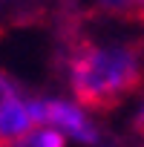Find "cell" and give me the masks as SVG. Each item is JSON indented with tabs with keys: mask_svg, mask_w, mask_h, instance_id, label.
Masks as SVG:
<instances>
[{
	"mask_svg": "<svg viewBox=\"0 0 144 147\" xmlns=\"http://www.w3.org/2000/svg\"><path fill=\"white\" fill-rule=\"evenodd\" d=\"M69 84L78 104L92 113H110L124 98L138 92L144 69L138 52L130 46L84 43L69 55Z\"/></svg>",
	"mask_w": 144,
	"mask_h": 147,
	"instance_id": "obj_1",
	"label": "cell"
},
{
	"mask_svg": "<svg viewBox=\"0 0 144 147\" xmlns=\"http://www.w3.org/2000/svg\"><path fill=\"white\" fill-rule=\"evenodd\" d=\"M29 115H32V121L49 124V130H58L61 136H69L75 141H84V144L98 141V127L75 104H66V101H58V98L29 101Z\"/></svg>",
	"mask_w": 144,
	"mask_h": 147,
	"instance_id": "obj_2",
	"label": "cell"
},
{
	"mask_svg": "<svg viewBox=\"0 0 144 147\" xmlns=\"http://www.w3.org/2000/svg\"><path fill=\"white\" fill-rule=\"evenodd\" d=\"M32 124L35 121L29 115V104L20 98L17 84L0 69V141L29 133Z\"/></svg>",
	"mask_w": 144,
	"mask_h": 147,
	"instance_id": "obj_3",
	"label": "cell"
},
{
	"mask_svg": "<svg viewBox=\"0 0 144 147\" xmlns=\"http://www.w3.org/2000/svg\"><path fill=\"white\" fill-rule=\"evenodd\" d=\"M0 147H63V136L49 127H32L17 138H3Z\"/></svg>",
	"mask_w": 144,
	"mask_h": 147,
	"instance_id": "obj_4",
	"label": "cell"
},
{
	"mask_svg": "<svg viewBox=\"0 0 144 147\" xmlns=\"http://www.w3.org/2000/svg\"><path fill=\"white\" fill-rule=\"evenodd\" d=\"M130 3V12H133V18L138 20V23H144V0H127Z\"/></svg>",
	"mask_w": 144,
	"mask_h": 147,
	"instance_id": "obj_5",
	"label": "cell"
},
{
	"mask_svg": "<svg viewBox=\"0 0 144 147\" xmlns=\"http://www.w3.org/2000/svg\"><path fill=\"white\" fill-rule=\"evenodd\" d=\"M133 127H135V133L144 138V104H141V110L135 113V121H133Z\"/></svg>",
	"mask_w": 144,
	"mask_h": 147,
	"instance_id": "obj_6",
	"label": "cell"
},
{
	"mask_svg": "<svg viewBox=\"0 0 144 147\" xmlns=\"http://www.w3.org/2000/svg\"><path fill=\"white\" fill-rule=\"evenodd\" d=\"M101 3H104V6H110V9H112V6H121V3H127V0H101Z\"/></svg>",
	"mask_w": 144,
	"mask_h": 147,
	"instance_id": "obj_7",
	"label": "cell"
},
{
	"mask_svg": "<svg viewBox=\"0 0 144 147\" xmlns=\"http://www.w3.org/2000/svg\"><path fill=\"white\" fill-rule=\"evenodd\" d=\"M141 147H144V144H141Z\"/></svg>",
	"mask_w": 144,
	"mask_h": 147,
	"instance_id": "obj_8",
	"label": "cell"
}]
</instances>
